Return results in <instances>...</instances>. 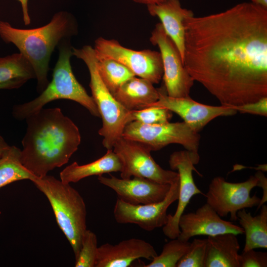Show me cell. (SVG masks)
Returning <instances> with one entry per match:
<instances>
[{
  "instance_id": "obj_33",
  "label": "cell",
  "mask_w": 267,
  "mask_h": 267,
  "mask_svg": "<svg viewBox=\"0 0 267 267\" xmlns=\"http://www.w3.org/2000/svg\"><path fill=\"white\" fill-rule=\"evenodd\" d=\"M27 81L16 79L4 83L0 84V89H17L22 86Z\"/></svg>"
},
{
  "instance_id": "obj_37",
  "label": "cell",
  "mask_w": 267,
  "mask_h": 267,
  "mask_svg": "<svg viewBox=\"0 0 267 267\" xmlns=\"http://www.w3.org/2000/svg\"><path fill=\"white\" fill-rule=\"evenodd\" d=\"M251 2L267 9V0H251Z\"/></svg>"
},
{
  "instance_id": "obj_5",
  "label": "cell",
  "mask_w": 267,
  "mask_h": 267,
  "mask_svg": "<svg viewBox=\"0 0 267 267\" xmlns=\"http://www.w3.org/2000/svg\"><path fill=\"white\" fill-rule=\"evenodd\" d=\"M31 181L50 203L57 223L68 240L75 259L78 257L87 229V208L79 192L70 183L46 175Z\"/></svg>"
},
{
  "instance_id": "obj_22",
  "label": "cell",
  "mask_w": 267,
  "mask_h": 267,
  "mask_svg": "<svg viewBox=\"0 0 267 267\" xmlns=\"http://www.w3.org/2000/svg\"><path fill=\"white\" fill-rule=\"evenodd\" d=\"M260 209V213L254 217L245 209L237 213L240 226L245 235L243 251L267 248V206L263 204Z\"/></svg>"
},
{
  "instance_id": "obj_17",
  "label": "cell",
  "mask_w": 267,
  "mask_h": 267,
  "mask_svg": "<svg viewBox=\"0 0 267 267\" xmlns=\"http://www.w3.org/2000/svg\"><path fill=\"white\" fill-rule=\"evenodd\" d=\"M157 255L150 243L132 238L116 244L107 243L99 246L95 267H128L137 259L152 260Z\"/></svg>"
},
{
  "instance_id": "obj_1",
  "label": "cell",
  "mask_w": 267,
  "mask_h": 267,
  "mask_svg": "<svg viewBox=\"0 0 267 267\" xmlns=\"http://www.w3.org/2000/svg\"><path fill=\"white\" fill-rule=\"evenodd\" d=\"M183 25L184 66L222 105L267 97V9L244 2Z\"/></svg>"
},
{
  "instance_id": "obj_10",
  "label": "cell",
  "mask_w": 267,
  "mask_h": 267,
  "mask_svg": "<svg viewBox=\"0 0 267 267\" xmlns=\"http://www.w3.org/2000/svg\"><path fill=\"white\" fill-rule=\"evenodd\" d=\"M93 49L96 56L114 59L127 67L135 76L153 84L159 83L163 77L160 52L150 49L133 50L123 46L115 40L102 37L95 40Z\"/></svg>"
},
{
  "instance_id": "obj_34",
  "label": "cell",
  "mask_w": 267,
  "mask_h": 267,
  "mask_svg": "<svg viewBox=\"0 0 267 267\" xmlns=\"http://www.w3.org/2000/svg\"><path fill=\"white\" fill-rule=\"evenodd\" d=\"M21 3L23 19L25 25H29L31 23V18L28 12V0H18Z\"/></svg>"
},
{
  "instance_id": "obj_9",
  "label": "cell",
  "mask_w": 267,
  "mask_h": 267,
  "mask_svg": "<svg viewBox=\"0 0 267 267\" xmlns=\"http://www.w3.org/2000/svg\"><path fill=\"white\" fill-rule=\"evenodd\" d=\"M257 176H251L246 181L230 182L224 178L216 177L210 182L208 191L204 194L209 204L221 217L230 215V220H238V211L258 206L261 199L256 194L251 196V190L258 186Z\"/></svg>"
},
{
  "instance_id": "obj_3",
  "label": "cell",
  "mask_w": 267,
  "mask_h": 267,
  "mask_svg": "<svg viewBox=\"0 0 267 267\" xmlns=\"http://www.w3.org/2000/svg\"><path fill=\"white\" fill-rule=\"evenodd\" d=\"M77 25L68 13H55L47 24L34 29H22L0 21V37L14 44L32 65L41 92L48 85L47 73L51 55L56 46L77 33Z\"/></svg>"
},
{
  "instance_id": "obj_30",
  "label": "cell",
  "mask_w": 267,
  "mask_h": 267,
  "mask_svg": "<svg viewBox=\"0 0 267 267\" xmlns=\"http://www.w3.org/2000/svg\"><path fill=\"white\" fill-rule=\"evenodd\" d=\"M240 267H267V252H257L254 249L243 251L239 254Z\"/></svg>"
},
{
  "instance_id": "obj_21",
  "label": "cell",
  "mask_w": 267,
  "mask_h": 267,
  "mask_svg": "<svg viewBox=\"0 0 267 267\" xmlns=\"http://www.w3.org/2000/svg\"><path fill=\"white\" fill-rule=\"evenodd\" d=\"M121 169L119 158L113 149H108L103 156L89 163L80 165L76 162H73L60 172V178L63 182L70 183L92 176L120 172Z\"/></svg>"
},
{
  "instance_id": "obj_35",
  "label": "cell",
  "mask_w": 267,
  "mask_h": 267,
  "mask_svg": "<svg viewBox=\"0 0 267 267\" xmlns=\"http://www.w3.org/2000/svg\"><path fill=\"white\" fill-rule=\"evenodd\" d=\"M10 146L3 138L0 135V156Z\"/></svg>"
},
{
  "instance_id": "obj_20",
  "label": "cell",
  "mask_w": 267,
  "mask_h": 267,
  "mask_svg": "<svg viewBox=\"0 0 267 267\" xmlns=\"http://www.w3.org/2000/svg\"><path fill=\"white\" fill-rule=\"evenodd\" d=\"M153 85L146 79L134 76L123 84L113 95L129 110L145 108L159 98V89Z\"/></svg>"
},
{
  "instance_id": "obj_6",
  "label": "cell",
  "mask_w": 267,
  "mask_h": 267,
  "mask_svg": "<svg viewBox=\"0 0 267 267\" xmlns=\"http://www.w3.org/2000/svg\"><path fill=\"white\" fill-rule=\"evenodd\" d=\"M72 50L73 55L82 59L88 68L91 96L102 119L98 134L103 137V146L107 150L112 149L116 141L122 137L125 126L131 122V110L121 104L103 83L97 70L93 48L87 45L81 48L72 47Z\"/></svg>"
},
{
  "instance_id": "obj_8",
  "label": "cell",
  "mask_w": 267,
  "mask_h": 267,
  "mask_svg": "<svg viewBox=\"0 0 267 267\" xmlns=\"http://www.w3.org/2000/svg\"><path fill=\"white\" fill-rule=\"evenodd\" d=\"M112 149L122 163L121 178H144L168 184L179 179L178 172L160 167L152 158L151 149L141 142L121 137Z\"/></svg>"
},
{
  "instance_id": "obj_7",
  "label": "cell",
  "mask_w": 267,
  "mask_h": 267,
  "mask_svg": "<svg viewBox=\"0 0 267 267\" xmlns=\"http://www.w3.org/2000/svg\"><path fill=\"white\" fill-rule=\"evenodd\" d=\"M122 137L141 142L151 151L176 143L194 153H198L200 139L198 133L192 130L183 121L156 125L132 121L125 126Z\"/></svg>"
},
{
  "instance_id": "obj_26",
  "label": "cell",
  "mask_w": 267,
  "mask_h": 267,
  "mask_svg": "<svg viewBox=\"0 0 267 267\" xmlns=\"http://www.w3.org/2000/svg\"><path fill=\"white\" fill-rule=\"evenodd\" d=\"M190 242L178 238L166 243L161 253L155 257L146 267H176L178 263L184 255Z\"/></svg>"
},
{
  "instance_id": "obj_18",
  "label": "cell",
  "mask_w": 267,
  "mask_h": 267,
  "mask_svg": "<svg viewBox=\"0 0 267 267\" xmlns=\"http://www.w3.org/2000/svg\"><path fill=\"white\" fill-rule=\"evenodd\" d=\"M150 15L158 17L165 32L176 44L183 63L185 30L184 20L194 16L191 10L182 8L179 0H165L147 5Z\"/></svg>"
},
{
  "instance_id": "obj_27",
  "label": "cell",
  "mask_w": 267,
  "mask_h": 267,
  "mask_svg": "<svg viewBox=\"0 0 267 267\" xmlns=\"http://www.w3.org/2000/svg\"><path fill=\"white\" fill-rule=\"evenodd\" d=\"M172 112L169 109L157 106L131 110V122L136 121L146 125L164 124L170 122Z\"/></svg>"
},
{
  "instance_id": "obj_28",
  "label": "cell",
  "mask_w": 267,
  "mask_h": 267,
  "mask_svg": "<svg viewBox=\"0 0 267 267\" xmlns=\"http://www.w3.org/2000/svg\"><path fill=\"white\" fill-rule=\"evenodd\" d=\"M96 234L90 230L85 231L81 248L75 259V267H95L98 249Z\"/></svg>"
},
{
  "instance_id": "obj_14",
  "label": "cell",
  "mask_w": 267,
  "mask_h": 267,
  "mask_svg": "<svg viewBox=\"0 0 267 267\" xmlns=\"http://www.w3.org/2000/svg\"><path fill=\"white\" fill-rule=\"evenodd\" d=\"M158 100L148 107L165 108L179 115L192 130L198 133L213 119L220 116H231L237 112L232 108L212 106L197 102L189 97L177 98L169 96L166 90L159 89Z\"/></svg>"
},
{
  "instance_id": "obj_16",
  "label": "cell",
  "mask_w": 267,
  "mask_h": 267,
  "mask_svg": "<svg viewBox=\"0 0 267 267\" xmlns=\"http://www.w3.org/2000/svg\"><path fill=\"white\" fill-rule=\"evenodd\" d=\"M179 239L188 241L197 235L213 236L225 233L244 234L243 228L232 222L225 221L207 203L195 212L183 214L178 221Z\"/></svg>"
},
{
  "instance_id": "obj_31",
  "label": "cell",
  "mask_w": 267,
  "mask_h": 267,
  "mask_svg": "<svg viewBox=\"0 0 267 267\" xmlns=\"http://www.w3.org/2000/svg\"><path fill=\"white\" fill-rule=\"evenodd\" d=\"M241 113H248L263 116H267V97H263L257 101L247 103L232 107Z\"/></svg>"
},
{
  "instance_id": "obj_12",
  "label": "cell",
  "mask_w": 267,
  "mask_h": 267,
  "mask_svg": "<svg viewBox=\"0 0 267 267\" xmlns=\"http://www.w3.org/2000/svg\"><path fill=\"white\" fill-rule=\"evenodd\" d=\"M200 156L186 150L175 151L171 154L169 164L173 171H177L179 175V186L178 204L174 214H168L167 223L163 227L165 236L172 239L177 238L180 233L178 221L180 216L189 203L192 197L197 194L204 195L197 187L192 175L193 171L198 175V171L194 167L198 163Z\"/></svg>"
},
{
  "instance_id": "obj_19",
  "label": "cell",
  "mask_w": 267,
  "mask_h": 267,
  "mask_svg": "<svg viewBox=\"0 0 267 267\" xmlns=\"http://www.w3.org/2000/svg\"><path fill=\"white\" fill-rule=\"evenodd\" d=\"M237 235L225 233L206 238L204 267H240Z\"/></svg>"
},
{
  "instance_id": "obj_2",
  "label": "cell",
  "mask_w": 267,
  "mask_h": 267,
  "mask_svg": "<svg viewBox=\"0 0 267 267\" xmlns=\"http://www.w3.org/2000/svg\"><path fill=\"white\" fill-rule=\"evenodd\" d=\"M25 120L27 127L22 140V165L42 178L67 163L81 141L76 124L57 107L43 108Z\"/></svg>"
},
{
  "instance_id": "obj_23",
  "label": "cell",
  "mask_w": 267,
  "mask_h": 267,
  "mask_svg": "<svg viewBox=\"0 0 267 267\" xmlns=\"http://www.w3.org/2000/svg\"><path fill=\"white\" fill-rule=\"evenodd\" d=\"M21 149L10 146L0 156V188L16 181L36 177L28 171L21 161Z\"/></svg>"
},
{
  "instance_id": "obj_15",
  "label": "cell",
  "mask_w": 267,
  "mask_h": 267,
  "mask_svg": "<svg viewBox=\"0 0 267 267\" xmlns=\"http://www.w3.org/2000/svg\"><path fill=\"white\" fill-rule=\"evenodd\" d=\"M98 180L114 190L118 199L133 205L158 202L167 196L171 184H162L149 179L133 177V178H118L110 175L98 176Z\"/></svg>"
},
{
  "instance_id": "obj_25",
  "label": "cell",
  "mask_w": 267,
  "mask_h": 267,
  "mask_svg": "<svg viewBox=\"0 0 267 267\" xmlns=\"http://www.w3.org/2000/svg\"><path fill=\"white\" fill-rule=\"evenodd\" d=\"M36 79L35 71L21 53L0 57V84L16 79Z\"/></svg>"
},
{
  "instance_id": "obj_4",
  "label": "cell",
  "mask_w": 267,
  "mask_h": 267,
  "mask_svg": "<svg viewBox=\"0 0 267 267\" xmlns=\"http://www.w3.org/2000/svg\"><path fill=\"white\" fill-rule=\"evenodd\" d=\"M58 46L59 56L53 70L52 80L38 97L14 106L13 115L16 119H26L48 103L61 99L75 101L86 108L92 115L100 117L93 98L77 81L72 71L70 62L73 55L72 47L69 39L64 40Z\"/></svg>"
},
{
  "instance_id": "obj_32",
  "label": "cell",
  "mask_w": 267,
  "mask_h": 267,
  "mask_svg": "<svg viewBox=\"0 0 267 267\" xmlns=\"http://www.w3.org/2000/svg\"><path fill=\"white\" fill-rule=\"evenodd\" d=\"M259 179V186L262 188L263 190V195L262 198L261 199L259 204L258 206L257 209H259L260 207L267 201V179L264 174L261 171H258L255 175Z\"/></svg>"
},
{
  "instance_id": "obj_11",
  "label": "cell",
  "mask_w": 267,
  "mask_h": 267,
  "mask_svg": "<svg viewBox=\"0 0 267 267\" xmlns=\"http://www.w3.org/2000/svg\"><path fill=\"white\" fill-rule=\"evenodd\" d=\"M149 40L160 49L163 67V78L167 94L177 98L190 97L194 81L185 68L176 44L161 23L155 25Z\"/></svg>"
},
{
  "instance_id": "obj_24",
  "label": "cell",
  "mask_w": 267,
  "mask_h": 267,
  "mask_svg": "<svg viewBox=\"0 0 267 267\" xmlns=\"http://www.w3.org/2000/svg\"><path fill=\"white\" fill-rule=\"evenodd\" d=\"M95 57L100 77L112 94L125 82L135 76L127 67L114 59Z\"/></svg>"
},
{
  "instance_id": "obj_13",
  "label": "cell",
  "mask_w": 267,
  "mask_h": 267,
  "mask_svg": "<svg viewBox=\"0 0 267 267\" xmlns=\"http://www.w3.org/2000/svg\"><path fill=\"white\" fill-rule=\"evenodd\" d=\"M179 186L178 179L171 184L167 196L158 202L133 205L117 198L113 210L115 220L119 223L136 224L148 231L163 227L168 222V208L178 199Z\"/></svg>"
},
{
  "instance_id": "obj_29",
  "label": "cell",
  "mask_w": 267,
  "mask_h": 267,
  "mask_svg": "<svg viewBox=\"0 0 267 267\" xmlns=\"http://www.w3.org/2000/svg\"><path fill=\"white\" fill-rule=\"evenodd\" d=\"M206 239L195 238L176 267H204Z\"/></svg>"
},
{
  "instance_id": "obj_36",
  "label": "cell",
  "mask_w": 267,
  "mask_h": 267,
  "mask_svg": "<svg viewBox=\"0 0 267 267\" xmlns=\"http://www.w3.org/2000/svg\"><path fill=\"white\" fill-rule=\"evenodd\" d=\"M134 1L138 3L146 4L147 5L157 4L162 2L165 0H133Z\"/></svg>"
}]
</instances>
